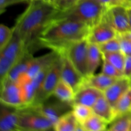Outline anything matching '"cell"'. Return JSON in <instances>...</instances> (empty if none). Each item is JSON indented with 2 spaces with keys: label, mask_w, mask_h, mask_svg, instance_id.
Segmentation results:
<instances>
[{
  "label": "cell",
  "mask_w": 131,
  "mask_h": 131,
  "mask_svg": "<svg viewBox=\"0 0 131 131\" xmlns=\"http://www.w3.org/2000/svg\"><path fill=\"white\" fill-rule=\"evenodd\" d=\"M48 0H33L17 19L15 29L24 42L26 50L34 52L39 49L38 38L46 26L58 13Z\"/></svg>",
  "instance_id": "obj_1"
},
{
  "label": "cell",
  "mask_w": 131,
  "mask_h": 131,
  "mask_svg": "<svg viewBox=\"0 0 131 131\" xmlns=\"http://www.w3.org/2000/svg\"><path fill=\"white\" fill-rule=\"evenodd\" d=\"M90 29L83 23L55 16L40 35L38 46L61 55L72 43L87 38Z\"/></svg>",
  "instance_id": "obj_2"
},
{
  "label": "cell",
  "mask_w": 131,
  "mask_h": 131,
  "mask_svg": "<svg viewBox=\"0 0 131 131\" xmlns=\"http://www.w3.org/2000/svg\"><path fill=\"white\" fill-rule=\"evenodd\" d=\"M107 9L96 0L83 1L66 11L58 12L56 17L79 22L92 28L101 20Z\"/></svg>",
  "instance_id": "obj_3"
},
{
  "label": "cell",
  "mask_w": 131,
  "mask_h": 131,
  "mask_svg": "<svg viewBox=\"0 0 131 131\" xmlns=\"http://www.w3.org/2000/svg\"><path fill=\"white\" fill-rule=\"evenodd\" d=\"M17 111L18 115L17 129L37 130L53 128V124L33 106L17 109Z\"/></svg>",
  "instance_id": "obj_4"
},
{
  "label": "cell",
  "mask_w": 131,
  "mask_h": 131,
  "mask_svg": "<svg viewBox=\"0 0 131 131\" xmlns=\"http://www.w3.org/2000/svg\"><path fill=\"white\" fill-rule=\"evenodd\" d=\"M61 64L62 60L60 55L50 67L47 75L30 106L40 104L53 95L54 91L59 81L61 80Z\"/></svg>",
  "instance_id": "obj_5"
},
{
  "label": "cell",
  "mask_w": 131,
  "mask_h": 131,
  "mask_svg": "<svg viewBox=\"0 0 131 131\" xmlns=\"http://www.w3.org/2000/svg\"><path fill=\"white\" fill-rule=\"evenodd\" d=\"M89 42L87 38L78 41L67 47L60 56H66L84 78L88 75Z\"/></svg>",
  "instance_id": "obj_6"
},
{
  "label": "cell",
  "mask_w": 131,
  "mask_h": 131,
  "mask_svg": "<svg viewBox=\"0 0 131 131\" xmlns=\"http://www.w3.org/2000/svg\"><path fill=\"white\" fill-rule=\"evenodd\" d=\"M1 103L15 109L25 107L24 93L21 85L17 82L8 79L1 83Z\"/></svg>",
  "instance_id": "obj_7"
},
{
  "label": "cell",
  "mask_w": 131,
  "mask_h": 131,
  "mask_svg": "<svg viewBox=\"0 0 131 131\" xmlns=\"http://www.w3.org/2000/svg\"><path fill=\"white\" fill-rule=\"evenodd\" d=\"M51 97L40 104L31 106L39 111L54 125L62 115L72 110V104L62 102L54 97V99H51Z\"/></svg>",
  "instance_id": "obj_8"
},
{
  "label": "cell",
  "mask_w": 131,
  "mask_h": 131,
  "mask_svg": "<svg viewBox=\"0 0 131 131\" xmlns=\"http://www.w3.org/2000/svg\"><path fill=\"white\" fill-rule=\"evenodd\" d=\"M106 12L101 20L90 29L87 40L89 43L100 45L116 38L118 33L109 21Z\"/></svg>",
  "instance_id": "obj_9"
},
{
  "label": "cell",
  "mask_w": 131,
  "mask_h": 131,
  "mask_svg": "<svg viewBox=\"0 0 131 131\" xmlns=\"http://www.w3.org/2000/svg\"><path fill=\"white\" fill-rule=\"evenodd\" d=\"M106 16L118 34L131 30L128 9L122 5L111 6L106 10Z\"/></svg>",
  "instance_id": "obj_10"
},
{
  "label": "cell",
  "mask_w": 131,
  "mask_h": 131,
  "mask_svg": "<svg viewBox=\"0 0 131 131\" xmlns=\"http://www.w3.org/2000/svg\"><path fill=\"white\" fill-rule=\"evenodd\" d=\"M61 56V79L67 83L75 93L83 87L85 78L80 74L66 56Z\"/></svg>",
  "instance_id": "obj_11"
},
{
  "label": "cell",
  "mask_w": 131,
  "mask_h": 131,
  "mask_svg": "<svg viewBox=\"0 0 131 131\" xmlns=\"http://www.w3.org/2000/svg\"><path fill=\"white\" fill-rule=\"evenodd\" d=\"M59 56L60 55L57 52L51 51V52L44 55L35 57L32 61L31 65L29 67L25 75L20 78L17 83L21 84L33 79L42 70L51 66Z\"/></svg>",
  "instance_id": "obj_12"
},
{
  "label": "cell",
  "mask_w": 131,
  "mask_h": 131,
  "mask_svg": "<svg viewBox=\"0 0 131 131\" xmlns=\"http://www.w3.org/2000/svg\"><path fill=\"white\" fill-rule=\"evenodd\" d=\"M26 51L28 50H26L24 42L15 29L11 40L0 51V55L8 59L15 65L23 57Z\"/></svg>",
  "instance_id": "obj_13"
},
{
  "label": "cell",
  "mask_w": 131,
  "mask_h": 131,
  "mask_svg": "<svg viewBox=\"0 0 131 131\" xmlns=\"http://www.w3.org/2000/svg\"><path fill=\"white\" fill-rule=\"evenodd\" d=\"M131 88V80L123 76L104 92V95L110 104L114 107L118 101Z\"/></svg>",
  "instance_id": "obj_14"
},
{
  "label": "cell",
  "mask_w": 131,
  "mask_h": 131,
  "mask_svg": "<svg viewBox=\"0 0 131 131\" xmlns=\"http://www.w3.org/2000/svg\"><path fill=\"white\" fill-rule=\"evenodd\" d=\"M103 94V92L96 88L90 86L82 87L75 93L73 105L82 104L92 107Z\"/></svg>",
  "instance_id": "obj_15"
},
{
  "label": "cell",
  "mask_w": 131,
  "mask_h": 131,
  "mask_svg": "<svg viewBox=\"0 0 131 131\" xmlns=\"http://www.w3.org/2000/svg\"><path fill=\"white\" fill-rule=\"evenodd\" d=\"M34 58L35 56H33V52L26 51L23 57L13 67L6 79L12 81L17 82L20 78L25 75L29 67L31 65Z\"/></svg>",
  "instance_id": "obj_16"
},
{
  "label": "cell",
  "mask_w": 131,
  "mask_h": 131,
  "mask_svg": "<svg viewBox=\"0 0 131 131\" xmlns=\"http://www.w3.org/2000/svg\"><path fill=\"white\" fill-rule=\"evenodd\" d=\"M18 115L17 109L1 104L0 131H14L17 129Z\"/></svg>",
  "instance_id": "obj_17"
},
{
  "label": "cell",
  "mask_w": 131,
  "mask_h": 131,
  "mask_svg": "<svg viewBox=\"0 0 131 131\" xmlns=\"http://www.w3.org/2000/svg\"><path fill=\"white\" fill-rule=\"evenodd\" d=\"M117 79V78L107 76L101 72L99 74H93L85 78L83 87H92L104 93V92L112 85Z\"/></svg>",
  "instance_id": "obj_18"
},
{
  "label": "cell",
  "mask_w": 131,
  "mask_h": 131,
  "mask_svg": "<svg viewBox=\"0 0 131 131\" xmlns=\"http://www.w3.org/2000/svg\"><path fill=\"white\" fill-rule=\"evenodd\" d=\"M93 113L104 120L108 124L115 119L113 107L107 101L104 95H102L92 107Z\"/></svg>",
  "instance_id": "obj_19"
},
{
  "label": "cell",
  "mask_w": 131,
  "mask_h": 131,
  "mask_svg": "<svg viewBox=\"0 0 131 131\" xmlns=\"http://www.w3.org/2000/svg\"><path fill=\"white\" fill-rule=\"evenodd\" d=\"M102 60V54L98 45L89 43L88 55V76L93 75Z\"/></svg>",
  "instance_id": "obj_20"
},
{
  "label": "cell",
  "mask_w": 131,
  "mask_h": 131,
  "mask_svg": "<svg viewBox=\"0 0 131 131\" xmlns=\"http://www.w3.org/2000/svg\"><path fill=\"white\" fill-rule=\"evenodd\" d=\"M78 125V122L70 111L61 116L53 125L54 131H75Z\"/></svg>",
  "instance_id": "obj_21"
},
{
  "label": "cell",
  "mask_w": 131,
  "mask_h": 131,
  "mask_svg": "<svg viewBox=\"0 0 131 131\" xmlns=\"http://www.w3.org/2000/svg\"><path fill=\"white\" fill-rule=\"evenodd\" d=\"M53 96L62 102L71 104L73 106L75 92L67 83L61 79L54 91Z\"/></svg>",
  "instance_id": "obj_22"
},
{
  "label": "cell",
  "mask_w": 131,
  "mask_h": 131,
  "mask_svg": "<svg viewBox=\"0 0 131 131\" xmlns=\"http://www.w3.org/2000/svg\"><path fill=\"white\" fill-rule=\"evenodd\" d=\"M109 125L106 131H131V112L116 118Z\"/></svg>",
  "instance_id": "obj_23"
},
{
  "label": "cell",
  "mask_w": 131,
  "mask_h": 131,
  "mask_svg": "<svg viewBox=\"0 0 131 131\" xmlns=\"http://www.w3.org/2000/svg\"><path fill=\"white\" fill-rule=\"evenodd\" d=\"M108 125L104 120L94 113L82 124L86 131H106Z\"/></svg>",
  "instance_id": "obj_24"
},
{
  "label": "cell",
  "mask_w": 131,
  "mask_h": 131,
  "mask_svg": "<svg viewBox=\"0 0 131 131\" xmlns=\"http://www.w3.org/2000/svg\"><path fill=\"white\" fill-rule=\"evenodd\" d=\"M115 119L131 112V88L119 100L113 107Z\"/></svg>",
  "instance_id": "obj_25"
},
{
  "label": "cell",
  "mask_w": 131,
  "mask_h": 131,
  "mask_svg": "<svg viewBox=\"0 0 131 131\" xmlns=\"http://www.w3.org/2000/svg\"><path fill=\"white\" fill-rule=\"evenodd\" d=\"M102 58L108 60L112 65L124 74L126 56L121 51L102 54Z\"/></svg>",
  "instance_id": "obj_26"
},
{
  "label": "cell",
  "mask_w": 131,
  "mask_h": 131,
  "mask_svg": "<svg viewBox=\"0 0 131 131\" xmlns=\"http://www.w3.org/2000/svg\"><path fill=\"white\" fill-rule=\"evenodd\" d=\"M72 111L77 121L81 124H83L93 114L92 107L82 104H74Z\"/></svg>",
  "instance_id": "obj_27"
},
{
  "label": "cell",
  "mask_w": 131,
  "mask_h": 131,
  "mask_svg": "<svg viewBox=\"0 0 131 131\" xmlns=\"http://www.w3.org/2000/svg\"><path fill=\"white\" fill-rule=\"evenodd\" d=\"M15 28H9L5 24L0 25V51L10 42L14 35Z\"/></svg>",
  "instance_id": "obj_28"
},
{
  "label": "cell",
  "mask_w": 131,
  "mask_h": 131,
  "mask_svg": "<svg viewBox=\"0 0 131 131\" xmlns=\"http://www.w3.org/2000/svg\"><path fill=\"white\" fill-rule=\"evenodd\" d=\"M101 73L114 78H122L124 74L120 71L118 69H116L113 65L108 60L102 58V67Z\"/></svg>",
  "instance_id": "obj_29"
},
{
  "label": "cell",
  "mask_w": 131,
  "mask_h": 131,
  "mask_svg": "<svg viewBox=\"0 0 131 131\" xmlns=\"http://www.w3.org/2000/svg\"><path fill=\"white\" fill-rule=\"evenodd\" d=\"M102 54L107 53V52H116L121 51L120 42L118 36L116 38L110 40L106 42L98 45Z\"/></svg>",
  "instance_id": "obj_30"
},
{
  "label": "cell",
  "mask_w": 131,
  "mask_h": 131,
  "mask_svg": "<svg viewBox=\"0 0 131 131\" xmlns=\"http://www.w3.org/2000/svg\"><path fill=\"white\" fill-rule=\"evenodd\" d=\"M14 63L0 55V80L3 83L8 78L10 70L14 66Z\"/></svg>",
  "instance_id": "obj_31"
},
{
  "label": "cell",
  "mask_w": 131,
  "mask_h": 131,
  "mask_svg": "<svg viewBox=\"0 0 131 131\" xmlns=\"http://www.w3.org/2000/svg\"><path fill=\"white\" fill-rule=\"evenodd\" d=\"M79 0H55L52 3L59 12L69 10L78 3Z\"/></svg>",
  "instance_id": "obj_32"
},
{
  "label": "cell",
  "mask_w": 131,
  "mask_h": 131,
  "mask_svg": "<svg viewBox=\"0 0 131 131\" xmlns=\"http://www.w3.org/2000/svg\"><path fill=\"white\" fill-rule=\"evenodd\" d=\"M118 38L120 42L121 51L126 56H131V40L118 34Z\"/></svg>",
  "instance_id": "obj_33"
},
{
  "label": "cell",
  "mask_w": 131,
  "mask_h": 131,
  "mask_svg": "<svg viewBox=\"0 0 131 131\" xmlns=\"http://www.w3.org/2000/svg\"><path fill=\"white\" fill-rule=\"evenodd\" d=\"M23 1L24 0H0V13H3L8 6Z\"/></svg>",
  "instance_id": "obj_34"
},
{
  "label": "cell",
  "mask_w": 131,
  "mask_h": 131,
  "mask_svg": "<svg viewBox=\"0 0 131 131\" xmlns=\"http://www.w3.org/2000/svg\"><path fill=\"white\" fill-rule=\"evenodd\" d=\"M124 76L131 80V56H126Z\"/></svg>",
  "instance_id": "obj_35"
},
{
  "label": "cell",
  "mask_w": 131,
  "mask_h": 131,
  "mask_svg": "<svg viewBox=\"0 0 131 131\" xmlns=\"http://www.w3.org/2000/svg\"><path fill=\"white\" fill-rule=\"evenodd\" d=\"M100 4L106 7V8H109L112 6V0H96Z\"/></svg>",
  "instance_id": "obj_36"
},
{
  "label": "cell",
  "mask_w": 131,
  "mask_h": 131,
  "mask_svg": "<svg viewBox=\"0 0 131 131\" xmlns=\"http://www.w3.org/2000/svg\"><path fill=\"white\" fill-rule=\"evenodd\" d=\"M122 6H124L127 9L131 8V0H124Z\"/></svg>",
  "instance_id": "obj_37"
},
{
  "label": "cell",
  "mask_w": 131,
  "mask_h": 131,
  "mask_svg": "<svg viewBox=\"0 0 131 131\" xmlns=\"http://www.w3.org/2000/svg\"><path fill=\"white\" fill-rule=\"evenodd\" d=\"M120 35H121L122 36L124 37L125 38H127V39H129V40H131V30L129 31L125 32V33H122V34H120Z\"/></svg>",
  "instance_id": "obj_38"
},
{
  "label": "cell",
  "mask_w": 131,
  "mask_h": 131,
  "mask_svg": "<svg viewBox=\"0 0 131 131\" xmlns=\"http://www.w3.org/2000/svg\"><path fill=\"white\" fill-rule=\"evenodd\" d=\"M124 0H112V6L115 5H122Z\"/></svg>",
  "instance_id": "obj_39"
},
{
  "label": "cell",
  "mask_w": 131,
  "mask_h": 131,
  "mask_svg": "<svg viewBox=\"0 0 131 131\" xmlns=\"http://www.w3.org/2000/svg\"><path fill=\"white\" fill-rule=\"evenodd\" d=\"M75 131H86V130L84 129V128L83 127V126L82 125V124L78 123V126H77Z\"/></svg>",
  "instance_id": "obj_40"
},
{
  "label": "cell",
  "mask_w": 131,
  "mask_h": 131,
  "mask_svg": "<svg viewBox=\"0 0 131 131\" xmlns=\"http://www.w3.org/2000/svg\"><path fill=\"white\" fill-rule=\"evenodd\" d=\"M15 130L16 131H54V130L53 128H51L49 129H45V130H22V129H16Z\"/></svg>",
  "instance_id": "obj_41"
},
{
  "label": "cell",
  "mask_w": 131,
  "mask_h": 131,
  "mask_svg": "<svg viewBox=\"0 0 131 131\" xmlns=\"http://www.w3.org/2000/svg\"><path fill=\"white\" fill-rule=\"evenodd\" d=\"M128 13H129V20H130V27H131V8L128 9Z\"/></svg>",
  "instance_id": "obj_42"
},
{
  "label": "cell",
  "mask_w": 131,
  "mask_h": 131,
  "mask_svg": "<svg viewBox=\"0 0 131 131\" xmlns=\"http://www.w3.org/2000/svg\"><path fill=\"white\" fill-rule=\"evenodd\" d=\"M92 1V0H79V1L78 3L83 2V1Z\"/></svg>",
  "instance_id": "obj_43"
},
{
  "label": "cell",
  "mask_w": 131,
  "mask_h": 131,
  "mask_svg": "<svg viewBox=\"0 0 131 131\" xmlns=\"http://www.w3.org/2000/svg\"><path fill=\"white\" fill-rule=\"evenodd\" d=\"M49 1H50V2H51V3H52L53 2V1H54L55 0H48Z\"/></svg>",
  "instance_id": "obj_44"
},
{
  "label": "cell",
  "mask_w": 131,
  "mask_h": 131,
  "mask_svg": "<svg viewBox=\"0 0 131 131\" xmlns=\"http://www.w3.org/2000/svg\"><path fill=\"white\" fill-rule=\"evenodd\" d=\"M24 1H33V0H24Z\"/></svg>",
  "instance_id": "obj_45"
},
{
  "label": "cell",
  "mask_w": 131,
  "mask_h": 131,
  "mask_svg": "<svg viewBox=\"0 0 131 131\" xmlns=\"http://www.w3.org/2000/svg\"><path fill=\"white\" fill-rule=\"evenodd\" d=\"M14 131H16V130H14Z\"/></svg>",
  "instance_id": "obj_46"
}]
</instances>
